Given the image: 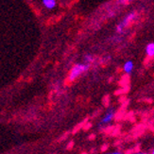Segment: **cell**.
I'll return each instance as SVG.
<instances>
[{"label":"cell","instance_id":"6da1fadb","mask_svg":"<svg viewBox=\"0 0 154 154\" xmlns=\"http://www.w3.org/2000/svg\"><path fill=\"white\" fill-rule=\"evenodd\" d=\"M90 68V64L89 63H76L73 67L71 68L70 72H69V80L70 82H74L79 77H80L82 74L86 71H88Z\"/></svg>","mask_w":154,"mask_h":154},{"label":"cell","instance_id":"7a4b0ae2","mask_svg":"<svg viewBox=\"0 0 154 154\" xmlns=\"http://www.w3.org/2000/svg\"><path fill=\"white\" fill-rule=\"evenodd\" d=\"M136 16H137V14L134 11H131V12L128 13V14L124 17V19L122 20V21L116 26V33H118V34H122V33L124 32V29L129 26V24L133 22L136 19Z\"/></svg>","mask_w":154,"mask_h":154},{"label":"cell","instance_id":"3957f363","mask_svg":"<svg viewBox=\"0 0 154 154\" xmlns=\"http://www.w3.org/2000/svg\"><path fill=\"white\" fill-rule=\"evenodd\" d=\"M115 113H116V112H115V110H113V109L108 110V111H107V112L104 115L103 118L101 119V122H100V124H102V125L109 124L112 120V118L115 117Z\"/></svg>","mask_w":154,"mask_h":154},{"label":"cell","instance_id":"277c9868","mask_svg":"<svg viewBox=\"0 0 154 154\" xmlns=\"http://www.w3.org/2000/svg\"><path fill=\"white\" fill-rule=\"evenodd\" d=\"M133 68H134V63H133L132 61L125 62V63L123 65V70L126 74H131V73L133 71Z\"/></svg>","mask_w":154,"mask_h":154},{"label":"cell","instance_id":"5b68a950","mask_svg":"<svg viewBox=\"0 0 154 154\" xmlns=\"http://www.w3.org/2000/svg\"><path fill=\"white\" fill-rule=\"evenodd\" d=\"M42 4L45 9L53 10L56 7L57 2L56 0H42Z\"/></svg>","mask_w":154,"mask_h":154},{"label":"cell","instance_id":"8992f818","mask_svg":"<svg viewBox=\"0 0 154 154\" xmlns=\"http://www.w3.org/2000/svg\"><path fill=\"white\" fill-rule=\"evenodd\" d=\"M146 54L148 57H154V43H149L146 46Z\"/></svg>","mask_w":154,"mask_h":154},{"label":"cell","instance_id":"52a82bcc","mask_svg":"<svg viewBox=\"0 0 154 154\" xmlns=\"http://www.w3.org/2000/svg\"><path fill=\"white\" fill-rule=\"evenodd\" d=\"M94 60H95V57H94V55L91 54V53H87V54L84 55V57H83V62L86 63H89V64L94 62Z\"/></svg>","mask_w":154,"mask_h":154},{"label":"cell","instance_id":"ba28073f","mask_svg":"<svg viewBox=\"0 0 154 154\" xmlns=\"http://www.w3.org/2000/svg\"><path fill=\"white\" fill-rule=\"evenodd\" d=\"M129 1H131V0H121L119 3H126V2H129Z\"/></svg>","mask_w":154,"mask_h":154},{"label":"cell","instance_id":"9c48e42d","mask_svg":"<svg viewBox=\"0 0 154 154\" xmlns=\"http://www.w3.org/2000/svg\"><path fill=\"white\" fill-rule=\"evenodd\" d=\"M109 154H121V153H119V152H113V153H109Z\"/></svg>","mask_w":154,"mask_h":154},{"label":"cell","instance_id":"30bf717a","mask_svg":"<svg viewBox=\"0 0 154 154\" xmlns=\"http://www.w3.org/2000/svg\"><path fill=\"white\" fill-rule=\"evenodd\" d=\"M135 154H146V153H135Z\"/></svg>","mask_w":154,"mask_h":154},{"label":"cell","instance_id":"8fae6325","mask_svg":"<svg viewBox=\"0 0 154 154\" xmlns=\"http://www.w3.org/2000/svg\"><path fill=\"white\" fill-rule=\"evenodd\" d=\"M152 154H154V149H153V151H152Z\"/></svg>","mask_w":154,"mask_h":154}]
</instances>
